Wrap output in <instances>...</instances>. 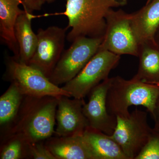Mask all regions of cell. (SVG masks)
Returning a JSON list of instances; mask_svg holds the SVG:
<instances>
[{"mask_svg": "<svg viewBox=\"0 0 159 159\" xmlns=\"http://www.w3.org/2000/svg\"><path fill=\"white\" fill-rule=\"evenodd\" d=\"M83 135L94 159H128L111 136L90 126Z\"/></svg>", "mask_w": 159, "mask_h": 159, "instance_id": "e0dca14e", "label": "cell"}, {"mask_svg": "<svg viewBox=\"0 0 159 159\" xmlns=\"http://www.w3.org/2000/svg\"><path fill=\"white\" fill-rule=\"evenodd\" d=\"M24 9L33 13L34 11H39L42 9L46 2L45 0H22Z\"/></svg>", "mask_w": 159, "mask_h": 159, "instance_id": "7402d4cb", "label": "cell"}, {"mask_svg": "<svg viewBox=\"0 0 159 159\" xmlns=\"http://www.w3.org/2000/svg\"><path fill=\"white\" fill-rule=\"evenodd\" d=\"M127 0H67L61 15L67 17L70 31L67 39L73 42L80 37L103 38L106 29V16L114 7L126 5Z\"/></svg>", "mask_w": 159, "mask_h": 159, "instance_id": "7a4b0ae2", "label": "cell"}, {"mask_svg": "<svg viewBox=\"0 0 159 159\" xmlns=\"http://www.w3.org/2000/svg\"><path fill=\"white\" fill-rule=\"evenodd\" d=\"M106 29L99 49L117 55L128 54L138 57L139 43L133 29L131 15L121 9H111L106 16Z\"/></svg>", "mask_w": 159, "mask_h": 159, "instance_id": "52a82bcc", "label": "cell"}, {"mask_svg": "<svg viewBox=\"0 0 159 159\" xmlns=\"http://www.w3.org/2000/svg\"><path fill=\"white\" fill-rule=\"evenodd\" d=\"M70 98L66 96L57 97L55 136L66 137L83 135L89 126L83 111V107L85 102L84 99Z\"/></svg>", "mask_w": 159, "mask_h": 159, "instance_id": "8fae6325", "label": "cell"}, {"mask_svg": "<svg viewBox=\"0 0 159 159\" xmlns=\"http://www.w3.org/2000/svg\"><path fill=\"white\" fill-rule=\"evenodd\" d=\"M57 97L25 96L14 120L2 129L3 141L11 138L27 144L43 142L55 134Z\"/></svg>", "mask_w": 159, "mask_h": 159, "instance_id": "6da1fadb", "label": "cell"}, {"mask_svg": "<svg viewBox=\"0 0 159 159\" xmlns=\"http://www.w3.org/2000/svg\"><path fill=\"white\" fill-rule=\"evenodd\" d=\"M135 159H159V137L153 132Z\"/></svg>", "mask_w": 159, "mask_h": 159, "instance_id": "ffe728a7", "label": "cell"}, {"mask_svg": "<svg viewBox=\"0 0 159 159\" xmlns=\"http://www.w3.org/2000/svg\"><path fill=\"white\" fill-rule=\"evenodd\" d=\"M29 158L28 144L16 138H11L1 142V159Z\"/></svg>", "mask_w": 159, "mask_h": 159, "instance_id": "d6986e66", "label": "cell"}, {"mask_svg": "<svg viewBox=\"0 0 159 159\" xmlns=\"http://www.w3.org/2000/svg\"><path fill=\"white\" fill-rule=\"evenodd\" d=\"M152 0H147V3H148V2H151V1Z\"/></svg>", "mask_w": 159, "mask_h": 159, "instance_id": "d4e9b609", "label": "cell"}, {"mask_svg": "<svg viewBox=\"0 0 159 159\" xmlns=\"http://www.w3.org/2000/svg\"><path fill=\"white\" fill-rule=\"evenodd\" d=\"M22 0H0V38L17 60L19 49L15 35V27L18 16L25 10L19 8Z\"/></svg>", "mask_w": 159, "mask_h": 159, "instance_id": "4fadbf2b", "label": "cell"}, {"mask_svg": "<svg viewBox=\"0 0 159 159\" xmlns=\"http://www.w3.org/2000/svg\"><path fill=\"white\" fill-rule=\"evenodd\" d=\"M159 99V86L142 82L133 77L126 80L117 76L112 77L107 96V108L115 116H126L131 106H142L155 118Z\"/></svg>", "mask_w": 159, "mask_h": 159, "instance_id": "3957f363", "label": "cell"}, {"mask_svg": "<svg viewBox=\"0 0 159 159\" xmlns=\"http://www.w3.org/2000/svg\"><path fill=\"white\" fill-rule=\"evenodd\" d=\"M131 15L133 29L140 44L145 41L154 40L159 27V0H152Z\"/></svg>", "mask_w": 159, "mask_h": 159, "instance_id": "5bb4252c", "label": "cell"}, {"mask_svg": "<svg viewBox=\"0 0 159 159\" xmlns=\"http://www.w3.org/2000/svg\"><path fill=\"white\" fill-rule=\"evenodd\" d=\"M46 2L48 3H51L54 2L56 0H45Z\"/></svg>", "mask_w": 159, "mask_h": 159, "instance_id": "cb8c5ba5", "label": "cell"}, {"mask_svg": "<svg viewBox=\"0 0 159 159\" xmlns=\"http://www.w3.org/2000/svg\"><path fill=\"white\" fill-rule=\"evenodd\" d=\"M25 96L17 85L11 82L9 88L0 97V125L2 129L14 120Z\"/></svg>", "mask_w": 159, "mask_h": 159, "instance_id": "ac0fdd59", "label": "cell"}, {"mask_svg": "<svg viewBox=\"0 0 159 159\" xmlns=\"http://www.w3.org/2000/svg\"><path fill=\"white\" fill-rule=\"evenodd\" d=\"M103 38L80 37L63 52L49 80L55 85L65 84L79 74L97 54Z\"/></svg>", "mask_w": 159, "mask_h": 159, "instance_id": "8992f818", "label": "cell"}, {"mask_svg": "<svg viewBox=\"0 0 159 159\" xmlns=\"http://www.w3.org/2000/svg\"><path fill=\"white\" fill-rule=\"evenodd\" d=\"M116 118V126L111 137L128 159H135L152 132L147 122V113L135 109L128 116Z\"/></svg>", "mask_w": 159, "mask_h": 159, "instance_id": "ba28073f", "label": "cell"}, {"mask_svg": "<svg viewBox=\"0 0 159 159\" xmlns=\"http://www.w3.org/2000/svg\"><path fill=\"white\" fill-rule=\"evenodd\" d=\"M120 55L99 49L97 54L77 76L61 87L71 97L84 99L94 88L109 78L111 70L119 64Z\"/></svg>", "mask_w": 159, "mask_h": 159, "instance_id": "5b68a950", "label": "cell"}, {"mask_svg": "<svg viewBox=\"0 0 159 159\" xmlns=\"http://www.w3.org/2000/svg\"><path fill=\"white\" fill-rule=\"evenodd\" d=\"M139 70L133 77L149 84H159V47L154 40H147L139 46Z\"/></svg>", "mask_w": 159, "mask_h": 159, "instance_id": "2e32d148", "label": "cell"}, {"mask_svg": "<svg viewBox=\"0 0 159 159\" xmlns=\"http://www.w3.org/2000/svg\"><path fill=\"white\" fill-rule=\"evenodd\" d=\"M157 85H158V86H159V84H157Z\"/></svg>", "mask_w": 159, "mask_h": 159, "instance_id": "484cf974", "label": "cell"}, {"mask_svg": "<svg viewBox=\"0 0 159 159\" xmlns=\"http://www.w3.org/2000/svg\"><path fill=\"white\" fill-rule=\"evenodd\" d=\"M5 64V80L15 83L24 96L71 97L70 93L51 82L39 70L29 65L20 62L13 56L6 57Z\"/></svg>", "mask_w": 159, "mask_h": 159, "instance_id": "277c9868", "label": "cell"}, {"mask_svg": "<svg viewBox=\"0 0 159 159\" xmlns=\"http://www.w3.org/2000/svg\"><path fill=\"white\" fill-rule=\"evenodd\" d=\"M67 29L53 26L38 30L36 49L28 65L49 79L62 55Z\"/></svg>", "mask_w": 159, "mask_h": 159, "instance_id": "9c48e42d", "label": "cell"}, {"mask_svg": "<svg viewBox=\"0 0 159 159\" xmlns=\"http://www.w3.org/2000/svg\"><path fill=\"white\" fill-rule=\"evenodd\" d=\"M112 78H108L94 88L89 94V101L84 103L83 111L90 127L108 135L113 134L117 118L109 113L107 108V92Z\"/></svg>", "mask_w": 159, "mask_h": 159, "instance_id": "30bf717a", "label": "cell"}, {"mask_svg": "<svg viewBox=\"0 0 159 159\" xmlns=\"http://www.w3.org/2000/svg\"><path fill=\"white\" fill-rule=\"evenodd\" d=\"M46 147L57 159H94L83 135L51 137Z\"/></svg>", "mask_w": 159, "mask_h": 159, "instance_id": "7c38bea8", "label": "cell"}, {"mask_svg": "<svg viewBox=\"0 0 159 159\" xmlns=\"http://www.w3.org/2000/svg\"><path fill=\"white\" fill-rule=\"evenodd\" d=\"M29 158L57 159L46 147L43 142L28 144Z\"/></svg>", "mask_w": 159, "mask_h": 159, "instance_id": "44dd1931", "label": "cell"}, {"mask_svg": "<svg viewBox=\"0 0 159 159\" xmlns=\"http://www.w3.org/2000/svg\"><path fill=\"white\" fill-rule=\"evenodd\" d=\"M24 10L25 11L20 15L16 20L15 35L19 49V55L16 60L28 65L37 46V34L34 33L31 27V21L36 16L33 13Z\"/></svg>", "mask_w": 159, "mask_h": 159, "instance_id": "9a60e30c", "label": "cell"}, {"mask_svg": "<svg viewBox=\"0 0 159 159\" xmlns=\"http://www.w3.org/2000/svg\"><path fill=\"white\" fill-rule=\"evenodd\" d=\"M154 39L155 42L157 44L159 47V27L157 30L156 33L155 34Z\"/></svg>", "mask_w": 159, "mask_h": 159, "instance_id": "603a6c76", "label": "cell"}]
</instances>
